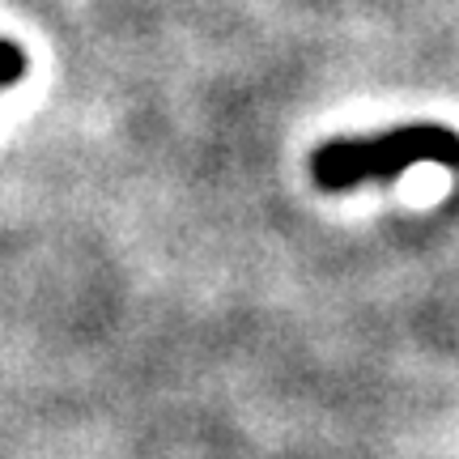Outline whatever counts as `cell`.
Listing matches in <instances>:
<instances>
[{"instance_id":"7a4b0ae2","label":"cell","mask_w":459,"mask_h":459,"mask_svg":"<svg viewBox=\"0 0 459 459\" xmlns=\"http://www.w3.org/2000/svg\"><path fill=\"white\" fill-rule=\"evenodd\" d=\"M26 77V51L9 43V39H0V90H9Z\"/></svg>"},{"instance_id":"6da1fadb","label":"cell","mask_w":459,"mask_h":459,"mask_svg":"<svg viewBox=\"0 0 459 459\" xmlns=\"http://www.w3.org/2000/svg\"><path fill=\"white\" fill-rule=\"evenodd\" d=\"M412 166H459V132L443 124H404V128L328 141L315 149L311 179L324 192H353L361 183L395 179Z\"/></svg>"}]
</instances>
